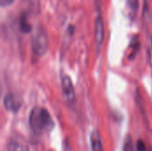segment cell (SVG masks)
<instances>
[{"instance_id":"1","label":"cell","mask_w":152,"mask_h":151,"mask_svg":"<svg viewBox=\"0 0 152 151\" xmlns=\"http://www.w3.org/2000/svg\"><path fill=\"white\" fill-rule=\"evenodd\" d=\"M30 127L36 133H43L52 128L53 123L49 112L44 108H35L29 116Z\"/></svg>"},{"instance_id":"6","label":"cell","mask_w":152,"mask_h":151,"mask_svg":"<svg viewBox=\"0 0 152 151\" xmlns=\"http://www.w3.org/2000/svg\"><path fill=\"white\" fill-rule=\"evenodd\" d=\"M4 106L7 109L14 111V110H17L19 109L20 102L18 101V100H16V98L13 95L9 94L4 99Z\"/></svg>"},{"instance_id":"14","label":"cell","mask_w":152,"mask_h":151,"mask_svg":"<svg viewBox=\"0 0 152 151\" xmlns=\"http://www.w3.org/2000/svg\"><path fill=\"white\" fill-rule=\"evenodd\" d=\"M13 2V0H0V5H8V4H11Z\"/></svg>"},{"instance_id":"11","label":"cell","mask_w":152,"mask_h":151,"mask_svg":"<svg viewBox=\"0 0 152 151\" xmlns=\"http://www.w3.org/2000/svg\"><path fill=\"white\" fill-rule=\"evenodd\" d=\"M127 2V5L129 6V8L133 11H136L138 9L139 6V1L138 0H126Z\"/></svg>"},{"instance_id":"12","label":"cell","mask_w":152,"mask_h":151,"mask_svg":"<svg viewBox=\"0 0 152 151\" xmlns=\"http://www.w3.org/2000/svg\"><path fill=\"white\" fill-rule=\"evenodd\" d=\"M136 149H137V151H146V145L142 140H139L137 142Z\"/></svg>"},{"instance_id":"2","label":"cell","mask_w":152,"mask_h":151,"mask_svg":"<svg viewBox=\"0 0 152 151\" xmlns=\"http://www.w3.org/2000/svg\"><path fill=\"white\" fill-rule=\"evenodd\" d=\"M48 36L44 28H38L32 37V50L37 56H43L48 49Z\"/></svg>"},{"instance_id":"3","label":"cell","mask_w":152,"mask_h":151,"mask_svg":"<svg viewBox=\"0 0 152 151\" xmlns=\"http://www.w3.org/2000/svg\"><path fill=\"white\" fill-rule=\"evenodd\" d=\"M61 85H62V93L63 97L67 101L72 102L75 100V90L72 84V81L69 76L63 77L61 80Z\"/></svg>"},{"instance_id":"13","label":"cell","mask_w":152,"mask_h":151,"mask_svg":"<svg viewBox=\"0 0 152 151\" xmlns=\"http://www.w3.org/2000/svg\"><path fill=\"white\" fill-rule=\"evenodd\" d=\"M149 61L152 66V38H151L150 44H149Z\"/></svg>"},{"instance_id":"5","label":"cell","mask_w":152,"mask_h":151,"mask_svg":"<svg viewBox=\"0 0 152 151\" xmlns=\"http://www.w3.org/2000/svg\"><path fill=\"white\" fill-rule=\"evenodd\" d=\"M91 148L93 151H103V146L101 136L97 131H94L90 136Z\"/></svg>"},{"instance_id":"9","label":"cell","mask_w":152,"mask_h":151,"mask_svg":"<svg viewBox=\"0 0 152 151\" xmlns=\"http://www.w3.org/2000/svg\"><path fill=\"white\" fill-rule=\"evenodd\" d=\"M20 29H21L23 32H25V33L29 32L30 29H31L30 25H29L28 22L27 21V19L24 18V17H22L21 20H20Z\"/></svg>"},{"instance_id":"4","label":"cell","mask_w":152,"mask_h":151,"mask_svg":"<svg viewBox=\"0 0 152 151\" xmlns=\"http://www.w3.org/2000/svg\"><path fill=\"white\" fill-rule=\"evenodd\" d=\"M104 39V23L101 14H98L95 20V43L97 50H100Z\"/></svg>"},{"instance_id":"8","label":"cell","mask_w":152,"mask_h":151,"mask_svg":"<svg viewBox=\"0 0 152 151\" xmlns=\"http://www.w3.org/2000/svg\"><path fill=\"white\" fill-rule=\"evenodd\" d=\"M124 151H134V142L131 136H127L124 142Z\"/></svg>"},{"instance_id":"10","label":"cell","mask_w":152,"mask_h":151,"mask_svg":"<svg viewBox=\"0 0 152 151\" xmlns=\"http://www.w3.org/2000/svg\"><path fill=\"white\" fill-rule=\"evenodd\" d=\"M131 44H132V53H131V56L130 57H134L135 54L137 53L138 50H139L140 43L138 42L137 39H134V40H133V42Z\"/></svg>"},{"instance_id":"7","label":"cell","mask_w":152,"mask_h":151,"mask_svg":"<svg viewBox=\"0 0 152 151\" xmlns=\"http://www.w3.org/2000/svg\"><path fill=\"white\" fill-rule=\"evenodd\" d=\"M9 151H28V149L26 145L19 143V142H12L9 145Z\"/></svg>"}]
</instances>
